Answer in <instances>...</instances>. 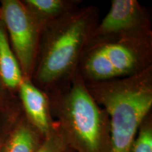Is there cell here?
Masks as SVG:
<instances>
[{
	"mask_svg": "<svg viewBox=\"0 0 152 152\" xmlns=\"http://www.w3.org/2000/svg\"><path fill=\"white\" fill-rule=\"evenodd\" d=\"M99 23L98 7L86 6L44 28L31 78L33 84L48 93L71 80Z\"/></svg>",
	"mask_w": 152,
	"mask_h": 152,
	"instance_id": "1",
	"label": "cell"
},
{
	"mask_svg": "<svg viewBox=\"0 0 152 152\" xmlns=\"http://www.w3.org/2000/svg\"><path fill=\"white\" fill-rule=\"evenodd\" d=\"M130 152H152V116L144 118L130 148Z\"/></svg>",
	"mask_w": 152,
	"mask_h": 152,
	"instance_id": "12",
	"label": "cell"
},
{
	"mask_svg": "<svg viewBox=\"0 0 152 152\" xmlns=\"http://www.w3.org/2000/svg\"><path fill=\"white\" fill-rule=\"evenodd\" d=\"M47 94L52 116L68 148L75 152H111L109 116L80 76L76 73L69 82Z\"/></svg>",
	"mask_w": 152,
	"mask_h": 152,
	"instance_id": "2",
	"label": "cell"
},
{
	"mask_svg": "<svg viewBox=\"0 0 152 152\" xmlns=\"http://www.w3.org/2000/svg\"><path fill=\"white\" fill-rule=\"evenodd\" d=\"M85 83L109 116L111 152H130L140 125L151 113L152 66L125 78Z\"/></svg>",
	"mask_w": 152,
	"mask_h": 152,
	"instance_id": "3",
	"label": "cell"
},
{
	"mask_svg": "<svg viewBox=\"0 0 152 152\" xmlns=\"http://www.w3.org/2000/svg\"><path fill=\"white\" fill-rule=\"evenodd\" d=\"M68 148L64 134L56 123L54 130L45 137L36 152H64Z\"/></svg>",
	"mask_w": 152,
	"mask_h": 152,
	"instance_id": "13",
	"label": "cell"
},
{
	"mask_svg": "<svg viewBox=\"0 0 152 152\" xmlns=\"http://www.w3.org/2000/svg\"><path fill=\"white\" fill-rule=\"evenodd\" d=\"M18 96L23 112L28 121L46 137L56 126L52 116L47 93L35 86L30 79L23 77Z\"/></svg>",
	"mask_w": 152,
	"mask_h": 152,
	"instance_id": "7",
	"label": "cell"
},
{
	"mask_svg": "<svg viewBox=\"0 0 152 152\" xmlns=\"http://www.w3.org/2000/svg\"><path fill=\"white\" fill-rule=\"evenodd\" d=\"M44 139L22 112L5 132L0 152H36Z\"/></svg>",
	"mask_w": 152,
	"mask_h": 152,
	"instance_id": "8",
	"label": "cell"
},
{
	"mask_svg": "<svg viewBox=\"0 0 152 152\" xmlns=\"http://www.w3.org/2000/svg\"><path fill=\"white\" fill-rule=\"evenodd\" d=\"M4 135L2 137H0V148H1V142H2Z\"/></svg>",
	"mask_w": 152,
	"mask_h": 152,
	"instance_id": "15",
	"label": "cell"
},
{
	"mask_svg": "<svg viewBox=\"0 0 152 152\" xmlns=\"http://www.w3.org/2000/svg\"><path fill=\"white\" fill-rule=\"evenodd\" d=\"M152 66V37L90 40L76 73L85 82L121 79Z\"/></svg>",
	"mask_w": 152,
	"mask_h": 152,
	"instance_id": "4",
	"label": "cell"
},
{
	"mask_svg": "<svg viewBox=\"0 0 152 152\" xmlns=\"http://www.w3.org/2000/svg\"><path fill=\"white\" fill-rule=\"evenodd\" d=\"M22 112L18 96L9 92L0 80V119L13 122Z\"/></svg>",
	"mask_w": 152,
	"mask_h": 152,
	"instance_id": "11",
	"label": "cell"
},
{
	"mask_svg": "<svg viewBox=\"0 0 152 152\" xmlns=\"http://www.w3.org/2000/svg\"><path fill=\"white\" fill-rule=\"evenodd\" d=\"M0 17L23 77L31 80L39 52L42 28L21 0L0 1Z\"/></svg>",
	"mask_w": 152,
	"mask_h": 152,
	"instance_id": "5",
	"label": "cell"
},
{
	"mask_svg": "<svg viewBox=\"0 0 152 152\" xmlns=\"http://www.w3.org/2000/svg\"><path fill=\"white\" fill-rule=\"evenodd\" d=\"M42 28L80 7V0H21Z\"/></svg>",
	"mask_w": 152,
	"mask_h": 152,
	"instance_id": "10",
	"label": "cell"
},
{
	"mask_svg": "<svg viewBox=\"0 0 152 152\" xmlns=\"http://www.w3.org/2000/svg\"><path fill=\"white\" fill-rule=\"evenodd\" d=\"M64 152H75V151H73V150H72V149H70V148H67V149H66V150H65V151H64Z\"/></svg>",
	"mask_w": 152,
	"mask_h": 152,
	"instance_id": "14",
	"label": "cell"
},
{
	"mask_svg": "<svg viewBox=\"0 0 152 152\" xmlns=\"http://www.w3.org/2000/svg\"><path fill=\"white\" fill-rule=\"evenodd\" d=\"M23 79L21 69L11 48L5 26L0 17V80L6 89L18 96Z\"/></svg>",
	"mask_w": 152,
	"mask_h": 152,
	"instance_id": "9",
	"label": "cell"
},
{
	"mask_svg": "<svg viewBox=\"0 0 152 152\" xmlns=\"http://www.w3.org/2000/svg\"><path fill=\"white\" fill-rule=\"evenodd\" d=\"M123 37H152L149 14L136 0H113L90 40Z\"/></svg>",
	"mask_w": 152,
	"mask_h": 152,
	"instance_id": "6",
	"label": "cell"
}]
</instances>
